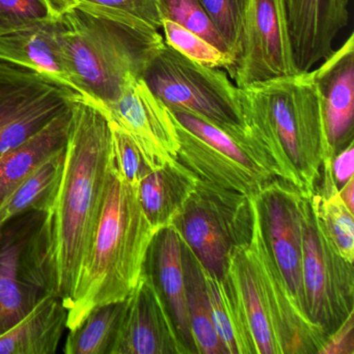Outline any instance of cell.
Masks as SVG:
<instances>
[{
	"instance_id": "ac0fdd59",
	"label": "cell",
	"mask_w": 354,
	"mask_h": 354,
	"mask_svg": "<svg viewBox=\"0 0 354 354\" xmlns=\"http://www.w3.org/2000/svg\"><path fill=\"white\" fill-rule=\"evenodd\" d=\"M175 119V118H174ZM180 148L177 160L185 165L200 181L248 198H256L272 181L250 171L241 163L219 152L176 121Z\"/></svg>"
},
{
	"instance_id": "8992f818",
	"label": "cell",
	"mask_w": 354,
	"mask_h": 354,
	"mask_svg": "<svg viewBox=\"0 0 354 354\" xmlns=\"http://www.w3.org/2000/svg\"><path fill=\"white\" fill-rule=\"evenodd\" d=\"M252 198L198 180L183 212L173 223L200 264L221 277L235 248L250 243Z\"/></svg>"
},
{
	"instance_id": "cb8c5ba5",
	"label": "cell",
	"mask_w": 354,
	"mask_h": 354,
	"mask_svg": "<svg viewBox=\"0 0 354 354\" xmlns=\"http://www.w3.org/2000/svg\"><path fill=\"white\" fill-rule=\"evenodd\" d=\"M66 147L35 169L0 205V227L24 213L48 212L63 177Z\"/></svg>"
},
{
	"instance_id": "74e56055",
	"label": "cell",
	"mask_w": 354,
	"mask_h": 354,
	"mask_svg": "<svg viewBox=\"0 0 354 354\" xmlns=\"http://www.w3.org/2000/svg\"><path fill=\"white\" fill-rule=\"evenodd\" d=\"M339 196L343 201L348 210L354 214V178L352 177L347 183L339 189Z\"/></svg>"
},
{
	"instance_id": "e575fe53",
	"label": "cell",
	"mask_w": 354,
	"mask_h": 354,
	"mask_svg": "<svg viewBox=\"0 0 354 354\" xmlns=\"http://www.w3.org/2000/svg\"><path fill=\"white\" fill-rule=\"evenodd\" d=\"M53 18L45 0H0V36Z\"/></svg>"
},
{
	"instance_id": "d4e9b609",
	"label": "cell",
	"mask_w": 354,
	"mask_h": 354,
	"mask_svg": "<svg viewBox=\"0 0 354 354\" xmlns=\"http://www.w3.org/2000/svg\"><path fill=\"white\" fill-rule=\"evenodd\" d=\"M182 239V238H181ZM186 300L196 353L229 354L217 335L211 317L202 265L182 239Z\"/></svg>"
},
{
	"instance_id": "9a60e30c",
	"label": "cell",
	"mask_w": 354,
	"mask_h": 354,
	"mask_svg": "<svg viewBox=\"0 0 354 354\" xmlns=\"http://www.w3.org/2000/svg\"><path fill=\"white\" fill-rule=\"evenodd\" d=\"M288 28L298 72H308L333 51L348 26V0H285Z\"/></svg>"
},
{
	"instance_id": "d6a6232c",
	"label": "cell",
	"mask_w": 354,
	"mask_h": 354,
	"mask_svg": "<svg viewBox=\"0 0 354 354\" xmlns=\"http://www.w3.org/2000/svg\"><path fill=\"white\" fill-rule=\"evenodd\" d=\"M111 128V165L128 183L138 188L140 182L153 171L136 140L115 124Z\"/></svg>"
},
{
	"instance_id": "836d02e7",
	"label": "cell",
	"mask_w": 354,
	"mask_h": 354,
	"mask_svg": "<svg viewBox=\"0 0 354 354\" xmlns=\"http://www.w3.org/2000/svg\"><path fill=\"white\" fill-rule=\"evenodd\" d=\"M214 28L237 59L241 49L246 0H200Z\"/></svg>"
},
{
	"instance_id": "7a4b0ae2",
	"label": "cell",
	"mask_w": 354,
	"mask_h": 354,
	"mask_svg": "<svg viewBox=\"0 0 354 354\" xmlns=\"http://www.w3.org/2000/svg\"><path fill=\"white\" fill-rule=\"evenodd\" d=\"M242 120L263 167L273 178L316 192L327 142L313 70L239 88Z\"/></svg>"
},
{
	"instance_id": "4fadbf2b",
	"label": "cell",
	"mask_w": 354,
	"mask_h": 354,
	"mask_svg": "<svg viewBox=\"0 0 354 354\" xmlns=\"http://www.w3.org/2000/svg\"><path fill=\"white\" fill-rule=\"evenodd\" d=\"M302 192L293 184L275 178L256 200L263 232L275 263L298 308L306 316L302 281Z\"/></svg>"
},
{
	"instance_id": "3957f363",
	"label": "cell",
	"mask_w": 354,
	"mask_h": 354,
	"mask_svg": "<svg viewBox=\"0 0 354 354\" xmlns=\"http://www.w3.org/2000/svg\"><path fill=\"white\" fill-rule=\"evenodd\" d=\"M157 233L140 206L136 187L121 177L111 160L96 231L68 308L69 330L94 308L131 294Z\"/></svg>"
},
{
	"instance_id": "d6986e66",
	"label": "cell",
	"mask_w": 354,
	"mask_h": 354,
	"mask_svg": "<svg viewBox=\"0 0 354 354\" xmlns=\"http://www.w3.org/2000/svg\"><path fill=\"white\" fill-rule=\"evenodd\" d=\"M145 269L152 274L184 345L196 353L188 318L182 239L174 225L156 234Z\"/></svg>"
},
{
	"instance_id": "484cf974",
	"label": "cell",
	"mask_w": 354,
	"mask_h": 354,
	"mask_svg": "<svg viewBox=\"0 0 354 354\" xmlns=\"http://www.w3.org/2000/svg\"><path fill=\"white\" fill-rule=\"evenodd\" d=\"M202 272L213 324L227 353L254 354L229 283L223 277H215L203 266Z\"/></svg>"
},
{
	"instance_id": "44dd1931",
	"label": "cell",
	"mask_w": 354,
	"mask_h": 354,
	"mask_svg": "<svg viewBox=\"0 0 354 354\" xmlns=\"http://www.w3.org/2000/svg\"><path fill=\"white\" fill-rule=\"evenodd\" d=\"M198 182V178L178 160L154 169L140 182L136 188L138 201L157 232L173 225Z\"/></svg>"
},
{
	"instance_id": "52a82bcc",
	"label": "cell",
	"mask_w": 354,
	"mask_h": 354,
	"mask_svg": "<svg viewBox=\"0 0 354 354\" xmlns=\"http://www.w3.org/2000/svg\"><path fill=\"white\" fill-rule=\"evenodd\" d=\"M302 281L306 316L327 335L353 312V264L326 233L310 192H302Z\"/></svg>"
},
{
	"instance_id": "83f0119b",
	"label": "cell",
	"mask_w": 354,
	"mask_h": 354,
	"mask_svg": "<svg viewBox=\"0 0 354 354\" xmlns=\"http://www.w3.org/2000/svg\"><path fill=\"white\" fill-rule=\"evenodd\" d=\"M312 200L337 252L353 264L354 214L348 210L339 198V188H333L324 194L313 192Z\"/></svg>"
},
{
	"instance_id": "8fae6325",
	"label": "cell",
	"mask_w": 354,
	"mask_h": 354,
	"mask_svg": "<svg viewBox=\"0 0 354 354\" xmlns=\"http://www.w3.org/2000/svg\"><path fill=\"white\" fill-rule=\"evenodd\" d=\"M252 229L246 254L256 271L281 339L283 354L318 353L327 335L298 308L267 243L256 198H252Z\"/></svg>"
},
{
	"instance_id": "5b68a950",
	"label": "cell",
	"mask_w": 354,
	"mask_h": 354,
	"mask_svg": "<svg viewBox=\"0 0 354 354\" xmlns=\"http://www.w3.org/2000/svg\"><path fill=\"white\" fill-rule=\"evenodd\" d=\"M140 77L169 111L194 113L232 138L245 132L239 88L221 68L192 61L165 42Z\"/></svg>"
},
{
	"instance_id": "2e32d148",
	"label": "cell",
	"mask_w": 354,
	"mask_h": 354,
	"mask_svg": "<svg viewBox=\"0 0 354 354\" xmlns=\"http://www.w3.org/2000/svg\"><path fill=\"white\" fill-rule=\"evenodd\" d=\"M313 75L320 95L327 142L333 156L354 142V36L323 59Z\"/></svg>"
},
{
	"instance_id": "e0dca14e",
	"label": "cell",
	"mask_w": 354,
	"mask_h": 354,
	"mask_svg": "<svg viewBox=\"0 0 354 354\" xmlns=\"http://www.w3.org/2000/svg\"><path fill=\"white\" fill-rule=\"evenodd\" d=\"M223 277L235 296L254 354H283L279 333L256 271L246 254V246L233 250Z\"/></svg>"
},
{
	"instance_id": "30bf717a",
	"label": "cell",
	"mask_w": 354,
	"mask_h": 354,
	"mask_svg": "<svg viewBox=\"0 0 354 354\" xmlns=\"http://www.w3.org/2000/svg\"><path fill=\"white\" fill-rule=\"evenodd\" d=\"M229 73L238 88L298 73L285 0H246L241 49Z\"/></svg>"
},
{
	"instance_id": "8d00e7d4",
	"label": "cell",
	"mask_w": 354,
	"mask_h": 354,
	"mask_svg": "<svg viewBox=\"0 0 354 354\" xmlns=\"http://www.w3.org/2000/svg\"><path fill=\"white\" fill-rule=\"evenodd\" d=\"M331 171H333V181L339 189L353 177L354 142H350L346 148L339 151L333 157Z\"/></svg>"
},
{
	"instance_id": "ba28073f",
	"label": "cell",
	"mask_w": 354,
	"mask_h": 354,
	"mask_svg": "<svg viewBox=\"0 0 354 354\" xmlns=\"http://www.w3.org/2000/svg\"><path fill=\"white\" fill-rule=\"evenodd\" d=\"M75 91L0 61V158L36 136L77 99Z\"/></svg>"
},
{
	"instance_id": "9c48e42d",
	"label": "cell",
	"mask_w": 354,
	"mask_h": 354,
	"mask_svg": "<svg viewBox=\"0 0 354 354\" xmlns=\"http://www.w3.org/2000/svg\"><path fill=\"white\" fill-rule=\"evenodd\" d=\"M46 212L32 211L0 227V335L48 293L37 235Z\"/></svg>"
},
{
	"instance_id": "ffe728a7",
	"label": "cell",
	"mask_w": 354,
	"mask_h": 354,
	"mask_svg": "<svg viewBox=\"0 0 354 354\" xmlns=\"http://www.w3.org/2000/svg\"><path fill=\"white\" fill-rule=\"evenodd\" d=\"M0 61L32 70L74 90L55 18L0 36Z\"/></svg>"
},
{
	"instance_id": "603a6c76",
	"label": "cell",
	"mask_w": 354,
	"mask_h": 354,
	"mask_svg": "<svg viewBox=\"0 0 354 354\" xmlns=\"http://www.w3.org/2000/svg\"><path fill=\"white\" fill-rule=\"evenodd\" d=\"M71 121L72 106L0 158V205L41 163L65 148Z\"/></svg>"
},
{
	"instance_id": "1f68e13d",
	"label": "cell",
	"mask_w": 354,
	"mask_h": 354,
	"mask_svg": "<svg viewBox=\"0 0 354 354\" xmlns=\"http://www.w3.org/2000/svg\"><path fill=\"white\" fill-rule=\"evenodd\" d=\"M77 5L136 28L156 32L162 28L156 0H80Z\"/></svg>"
},
{
	"instance_id": "f546056e",
	"label": "cell",
	"mask_w": 354,
	"mask_h": 354,
	"mask_svg": "<svg viewBox=\"0 0 354 354\" xmlns=\"http://www.w3.org/2000/svg\"><path fill=\"white\" fill-rule=\"evenodd\" d=\"M165 42L187 59L211 68L231 70L236 57L213 46L208 41L169 19H162Z\"/></svg>"
},
{
	"instance_id": "6da1fadb",
	"label": "cell",
	"mask_w": 354,
	"mask_h": 354,
	"mask_svg": "<svg viewBox=\"0 0 354 354\" xmlns=\"http://www.w3.org/2000/svg\"><path fill=\"white\" fill-rule=\"evenodd\" d=\"M111 158L109 120L92 101L77 99L61 185L37 236L48 294L61 298L67 310L96 231Z\"/></svg>"
},
{
	"instance_id": "4316f807",
	"label": "cell",
	"mask_w": 354,
	"mask_h": 354,
	"mask_svg": "<svg viewBox=\"0 0 354 354\" xmlns=\"http://www.w3.org/2000/svg\"><path fill=\"white\" fill-rule=\"evenodd\" d=\"M126 299L103 304L91 310L71 329L63 351L66 354H111Z\"/></svg>"
},
{
	"instance_id": "4dcf8cb0",
	"label": "cell",
	"mask_w": 354,
	"mask_h": 354,
	"mask_svg": "<svg viewBox=\"0 0 354 354\" xmlns=\"http://www.w3.org/2000/svg\"><path fill=\"white\" fill-rule=\"evenodd\" d=\"M156 3L162 19L171 20L202 37L219 50L231 53L200 0H156Z\"/></svg>"
},
{
	"instance_id": "d590c367",
	"label": "cell",
	"mask_w": 354,
	"mask_h": 354,
	"mask_svg": "<svg viewBox=\"0 0 354 354\" xmlns=\"http://www.w3.org/2000/svg\"><path fill=\"white\" fill-rule=\"evenodd\" d=\"M354 312L337 329L329 333L318 354L354 353Z\"/></svg>"
},
{
	"instance_id": "7402d4cb",
	"label": "cell",
	"mask_w": 354,
	"mask_h": 354,
	"mask_svg": "<svg viewBox=\"0 0 354 354\" xmlns=\"http://www.w3.org/2000/svg\"><path fill=\"white\" fill-rule=\"evenodd\" d=\"M67 319L63 300L44 294L24 318L0 335V354L55 353Z\"/></svg>"
},
{
	"instance_id": "5bb4252c",
	"label": "cell",
	"mask_w": 354,
	"mask_h": 354,
	"mask_svg": "<svg viewBox=\"0 0 354 354\" xmlns=\"http://www.w3.org/2000/svg\"><path fill=\"white\" fill-rule=\"evenodd\" d=\"M188 353L152 274L145 269L126 298L111 354Z\"/></svg>"
},
{
	"instance_id": "f1b7e54d",
	"label": "cell",
	"mask_w": 354,
	"mask_h": 354,
	"mask_svg": "<svg viewBox=\"0 0 354 354\" xmlns=\"http://www.w3.org/2000/svg\"><path fill=\"white\" fill-rule=\"evenodd\" d=\"M171 113L178 123L181 124L188 131L192 132L219 152L241 163L242 165L259 175L264 176L268 179H275L258 165L256 159L244 148L243 145L240 144L237 140L232 138L221 128L184 109H173Z\"/></svg>"
},
{
	"instance_id": "f35d334b",
	"label": "cell",
	"mask_w": 354,
	"mask_h": 354,
	"mask_svg": "<svg viewBox=\"0 0 354 354\" xmlns=\"http://www.w3.org/2000/svg\"><path fill=\"white\" fill-rule=\"evenodd\" d=\"M53 17H59L64 12L75 7L80 0H45Z\"/></svg>"
},
{
	"instance_id": "7c38bea8",
	"label": "cell",
	"mask_w": 354,
	"mask_h": 354,
	"mask_svg": "<svg viewBox=\"0 0 354 354\" xmlns=\"http://www.w3.org/2000/svg\"><path fill=\"white\" fill-rule=\"evenodd\" d=\"M102 111L136 140L153 171L177 160L180 144L175 119L142 77L129 74L120 96Z\"/></svg>"
},
{
	"instance_id": "277c9868",
	"label": "cell",
	"mask_w": 354,
	"mask_h": 354,
	"mask_svg": "<svg viewBox=\"0 0 354 354\" xmlns=\"http://www.w3.org/2000/svg\"><path fill=\"white\" fill-rule=\"evenodd\" d=\"M73 88L101 109L121 94L129 74L142 76L165 43L156 30L129 26L77 5L55 18Z\"/></svg>"
}]
</instances>
